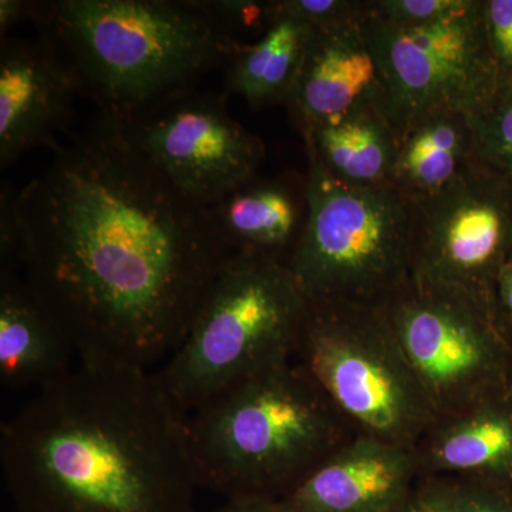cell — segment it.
Masks as SVG:
<instances>
[{
  "label": "cell",
  "mask_w": 512,
  "mask_h": 512,
  "mask_svg": "<svg viewBox=\"0 0 512 512\" xmlns=\"http://www.w3.org/2000/svg\"><path fill=\"white\" fill-rule=\"evenodd\" d=\"M18 192L9 184L0 194V275L23 272V237L16 212Z\"/></svg>",
  "instance_id": "4316f807"
},
{
  "label": "cell",
  "mask_w": 512,
  "mask_h": 512,
  "mask_svg": "<svg viewBox=\"0 0 512 512\" xmlns=\"http://www.w3.org/2000/svg\"><path fill=\"white\" fill-rule=\"evenodd\" d=\"M471 123L474 160L512 188V84L501 87L490 110Z\"/></svg>",
  "instance_id": "7402d4cb"
},
{
  "label": "cell",
  "mask_w": 512,
  "mask_h": 512,
  "mask_svg": "<svg viewBox=\"0 0 512 512\" xmlns=\"http://www.w3.org/2000/svg\"><path fill=\"white\" fill-rule=\"evenodd\" d=\"M421 478L512 483V394L437 420L416 451Z\"/></svg>",
  "instance_id": "e0dca14e"
},
{
  "label": "cell",
  "mask_w": 512,
  "mask_h": 512,
  "mask_svg": "<svg viewBox=\"0 0 512 512\" xmlns=\"http://www.w3.org/2000/svg\"><path fill=\"white\" fill-rule=\"evenodd\" d=\"M412 212V282L501 313L495 282L512 255L510 185L474 160L444 190L412 202Z\"/></svg>",
  "instance_id": "30bf717a"
},
{
  "label": "cell",
  "mask_w": 512,
  "mask_h": 512,
  "mask_svg": "<svg viewBox=\"0 0 512 512\" xmlns=\"http://www.w3.org/2000/svg\"><path fill=\"white\" fill-rule=\"evenodd\" d=\"M473 161L470 117L458 113L427 114L400 131L389 184L407 201L424 200L453 183Z\"/></svg>",
  "instance_id": "ac0fdd59"
},
{
  "label": "cell",
  "mask_w": 512,
  "mask_h": 512,
  "mask_svg": "<svg viewBox=\"0 0 512 512\" xmlns=\"http://www.w3.org/2000/svg\"><path fill=\"white\" fill-rule=\"evenodd\" d=\"M332 177L352 185L390 183L399 147V134L384 110L369 107L303 136Z\"/></svg>",
  "instance_id": "d6986e66"
},
{
  "label": "cell",
  "mask_w": 512,
  "mask_h": 512,
  "mask_svg": "<svg viewBox=\"0 0 512 512\" xmlns=\"http://www.w3.org/2000/svg\"><path fill=\"white\" fill-rule=\"evenodd\" d=\"M18 512H197L185 417L153 370L77 362L0 429Z\"/></svg>",
  "instance_id": "7a4b0ae2"
},
{
  "label": "cell",
  "mask_w": 512,
  "mask_h": 512,
  "mask_svg": "<svg viewBox=\"0 0 512 512\" xmlns=\"http://www.w3.org/2000/svg\"><path fill=\"white\" fill-rule=\"evenodd\" d=\"M312 33V26L299 20H276L256 42L242 46L225 66L227 94H238L254 109L286 103Z\"/></svg>",
  "instance_id": "ffe728a7"
},
{
  "label": "cell",
  "mask_w": 512,
  "mask_h": 512,
  "mask_svg": "<svg viewBox=\"0 0 512 512\" xmlns=\"http://www.w3.org/2000/svg\"><path fill=\"white\" fill-rule=\"evenodd\" d=\"M390 512H440L427 500L426 495L421 493L419 484L414 488L409 497L404 498L402 503L394 507Z\"/></svg>",
  "instance_id": "4dcf8cb0"
},
{
  "label": "cell",
  "mask_w": 512,
  "mask_h": 512,
  "mask_svg": "<svg viewBox=\"0 0 512 512\" xmlns=\"http://www.w3.org/2000/svg\"><path fill=\"white\" fill-rule=\"evenodd\" d=\"M208 210L231 254L264 256L288 265L308 217L306 175H256Z\"/></svg>",
  "instance_id": "9a60e30c"
},
{
  "label": "cell",
  "mask_w": 512,
  "mask_h": 512,
  "mask_svg": "<svg viewBox=\"0 0 512 512\" xmlns=\"http://www.w3.org/2000/svg\"><path fill=\"white\" fill-rule=\"evenodd\" d=\"M420 480L413 450L356 433L279 501L286 512H390Z\"/></svg>",
  "instance_id": "5bb4252c"
},
{
  "label": "cell",
  "mask_w": 512,
  "mask_h": 512,
  "mask_svg": "<svg viewBox=\"0 0 512 512\" xmlns=\"http://www.w3.org/2000/svg\"><path fill=\"white\" fill-rule=\"evenodd\" d=\"M370 0H276V19L299 20L313 29L342 25L369 15Z\"/></svg>",
  "instance_id": "d4e9b609"
},
{
  "label": "cell",
  "mask_w": 512,
  "mask_h": 512,
  "mask_svg": "<svg viewBox=\"0 0 512 512\" xmlns=\"http://www.w3.org/2000/svg\"><path fill=\"white\" fill-rule=\"evenodd\" d=\"M22 276L77 362L151 370L183 342L231 252L104 114L16 197Z\"/></svg>",
  "instance_id": "6da1fadb"
},
{
  "label": "cell",
  "mask_w": 512,
  "mask_h": 512,
  "mask_svg": "<svg viewBox=\"0 0 512 512\" xmlns=\"http://www.w3.org/2000/svg\"><path fill=\"white\" fill-rule=\"evenodd\" d=\"M488 43L501 87L512 84V0H484Z\"/></svg>",
  "instance_id": "484cf974"
},
{
  "label": "cell",
  "mask_w": 512,
  "mask_h": 512,
  "mask_svg": "<svg viewBox=\"0 0 512 512\" xmlns=\"http://www.w3.org/2000/svg\"><path fill=\"white\" fill-rule=\"evenodd\" d=\"M200 487L281 500L356 431L295 359L248 377L185 416Z\"/></svg>",
  "instance_id": "277c9868"
},
{
  "label": "cell",
  "mask_w": 512,
  "mask_h": 512,
  "mask_svg": "<svg viewBox=\"0 0 512 512\" xmlns=\"http://www.w3.org/2000/svg\"><path fill=\"white\" fill-rule=\"evenodd\" d=\"M383 308L437 420L512 394V330L501 313L412 281Z\"/></svg>",
  "instance_id": "ba28073f"
},
{
  "label": "cell",
  "mask_w": 512,
  "mask_h": 512,
  "mask_svg": "<svg viewBox=\"0 0 512 512\" xmlns=\"http://www.w3.org/2000/svg\"><path fill=\"white\" fill-rule=\"evenodd\" d=\"M202 13L220 26L235 42L244 46L241 36L258 29L261 35L276 22L275 2L255 0H192Z\"/></svg>",
  "instance_id": "603a6c76"
},
{
  "label": "cell",
  "mask_w": 512,
  "mask_h": 512,
  "mask_svg": "<svg viewBox=\"0 0 512 512\" xmlns=\"http://www.w3.org/2000/svg\"><path fill=\"white\" fill-rule=\"evenodd\" d=\"M77 357L45 303L22 275H0V380L42 390L69 375Z\"/></svg>",
  "instance_id": "2e32d148"
},
{
  "label": "cell",
  "mask_w": 512,
  "mask_h": 512,
  "mask_svg": "<svg viewBox=\"0 0 512 512\" xmlns=\"http://www.w3.org/2000/svg\"><path fill=\"white\" fill-rule=\"evenodd\" d=\"M440 512H512V483L471 477H426L419 481Z\"/></svg>",
  "instance_id": "44dd1931"
},
{
  "label": "cell",
  "mask_w": 512,
  "mask_h": 512,
  "mask_svg": "<svg viewBox=\"0 0 512 512\" xmlns=\"http://www.w3.org/2000/svg\"><path fill=\"white\" fill-rule=\"evenodd\" d=\"M32 20L99 113L127 123L241 49L192 0H49Z\"/></svg>",
  "instance_id": "3957f363"
},
{
  "label": "cell",
  "mask_w": 512,
  "mask_h": 512,
  "mask_svg": "<svg viewBox=\"0 0 512 512\" xmlns=\"http://www.w3.org/2000/svg\"><path fill=\"white\" fill-rule=\"evenodd\" d=\"M293 359L356 433L416 451L436 424L383 305L309 301Z\"/></svg>",
  "instance_id": "52a82bcc"
},
{
  "label": "cell",
  "mask_w": 512,
  "mask_h": 512,
  "mask_svg": "<svg viewBox=\"0 0 512 512\" xmlns=\"http://www.w3.org/2000/svg\"><path fill=\"white\" fill-rule=\"evenodd\" d=\"M308 217L289 259L308 301L384 305L412 281V202L390 184L336 180L306 150Z\"/></svg>",
  "instance_id": "8992f818"
},
{
  "label": "cell",
  "mask_w": 512,
  "mask_h": 512,
  "mask_svg": "<svg viewBox=\"0 0 512 512\" xmlns=\"http://www.w3.org/2000/svg\"><path fill=\"white\" fill-rule=\"evenodd\" d=\"M495 296H497L501 315L512 330V261H508L498 275L495 282Z\"/></svg>",
  "instance_id": "f546056e"
},
{
  "label": "cell",
  "mask_w": 512,
  "mask_h": 512,
  "mask_svg": "<svg viewBox=\"0 0 512 512\" xmlns=\"http://www.w3.org/2000/svg\"><path fill=\"white\" fill-rule=\"evenodd\" d=\"M386 89V116L397 131L433 113L477 119L493 106L500 76L488 43L484 0L413 28H396L367 15Z\"/></svg>",
  "instance_id": "9c48e42d"
},
{
  "label": "cell",
  "mask_w": 512,
  "mask_h": 512,
  "mask_svg": "<svg viewBox=\"0 0 512 512\" xmlns=\"http://www.w3.org/2000/svg\"><path fill=\"white\" fill-rule=\"evenodd\" d=\"M76 94L79 80L49 39H2L0 165L8 167L35 148L56 151Z\"/></svg>",
  "instance_id": "7c38bea8"
},
{
  "label": "cell",
  "mask_w": 512,
  "mask_h": 512,
  "mask_svg": "<svg viewBox=\"0 0 512 512\" xmlns=\"http://www.w3.org/2000/svg\"><path fill=\"white\" fill-rule=\"evenodd\" d=\"M198 512V511H197ZM211 512H286L281 501L269 498H234Z\"/></svg>",
  "instance_id": "f1b7e54d"
},
{
  "label": "cell",
  "mask_w": 512,
  "mask_h": 512,
  "mask_svg": "<svg viewBox=\"0 0 512 512\" xmlns=\"http://www.w3.org/2000/svg\"><path fill=\"white\" fill-rule=\"evenodd\" d=\"M286 107L302 136L356 111L386 113V89L366 18L313 29Z\"/></svg>",
  "instance_id": "4fadbf2b"
},
{
  "label": "cell",
  "mask_w": 512,
  "mask_h": 512,
  "mask_svg": "<svg viewBox=\"0 0 512 512\" xmlns=\"http://www.w3.org/2000/svg\"><path fill=\"white\" fill-rule=\"evenodd\" d=\"M121 124L164 177L205 208L255 178L266 154L264 141L232 119L225 94L195 87Z\"/></svg>",
  "instance_id": "8fae6325"
},
{
  "label": "cell",
  "mask_w": 512,
  "mask_h": 512,
  "mask_svg": "<svg viewBox=\"0 0 512 512\" xmlns=\"http://www.w3.org/2000/svg\"><path fill=\"white\" fill-rule=\"evenodd\" d=\"M309 301L288 265L232 254L183 342L154 372L183 416L295 356Z\"/></svg>",
  "instance_id": "5b68a950"
},
{
  "label": "cell",
  "mask_w": 512,
  "mask_h": 512,
  "mask_svg": "<svg viewBox=\"0 0 512 512\" xmlns=\"http://www.w3.org/2000/svg\"><path fill=\"white\" fill-rule=\"evenodd\" d=\"M33 5L35 2L26 0H0V33L2 39L13 26L32 19Z\"/></svg>",
  "instance_id": "83f0119b"
},
{
  "label": "cell",
  "mask_w": 512,
  "mask_h": 512,
  "mask_svg": "<svg viewBox=\"0 0 512 512\" xmlns=\"http://www.w3.org/2000/svg\"><path fill=\"white\" fill-rule=\"evenodd\" d=\"M510 261H512V255H511Z\"/></svg>",
  "instance_id": "1f68e13d"
},
{
  "label": "cell",
  "mask_w": 512,
  "mask_h": 512,
  "mask_svg": "<svg viewBox=\"0 0 512 512\" xmlns=\"http://www.w3.org/2000/svg\"><path fill=\"white\" fill-rule=\"evenodd\" d=\"M471 3L473 0H370L369 15L396 28H413L457 15Z\"/></svg>",
  "instance_id": "cb8c5ba5"
}]
</instances>
